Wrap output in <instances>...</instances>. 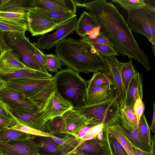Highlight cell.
<instances>
[{
    "label": "cell",
    "mask_w": 155,
    "mask_h": 155,
    "mask_svg": "<svg viewBox=\"0 0 155 155\" xmlns=\"http://www.w3.org/2000/svg\"><path fill=\"white\" fill-rule=\"evenodd\" d=\"M153 117L152 124L151 126V130L153 133H155V103H154L153 106Z\"/></svg>",
    "instance_id": "cell-51"
},
{
    "label": "cell",
    "mask_w": 155,
    "mask_h": 155,
    "mask_svg": "<svg viewBox=\"0 0 155 155\" xmlns=\"http://www.w3.org/2000/svg\"><path fill=\"white\" fill-rule=\"evenodd\" d=\"M29 68L20 61L18 55L12 49L4 51L0 56V69Z\"/></svg>",
    "instance_id": "cell-24"
},
{
    "label": "cell",
    "mask_w": 155,
    "mask_h": 155,
    "mask_svg": "<svg viewBox=\"0 0 155 155\" xmlns=\"http://www.w3.org/2000/svg\"><path fill=\"white\" fill-rule=\"evenodd\" d=\"M77 20L76 16L74 17L56 28L54 32L42 35L37 42L35 43V46L40 51L52 48L59 41L73 32Z\"/></svg>",
    "instance_id": "cell-7"
},
{
    "label": "cell",
    "mask_w": 155,
    "mask_h": 155,
    "mask_svg": "<svg viewBox=\"0 0 155 155\" xmlns=\"http://www.w3.org/2000/svg\"><path fill=\"white\" fill-rule=\"evenodd\" d=\"M67 130V133L76 137L80 130L89 123V120L73 109L68 110L62 115Z\"/></svg>",
    "instance_id": "cell-17"
},
{
    "label": "cell",
    "mask_w": 155,
    "mask_h": 155,
    "mask_svg": "<svg viewBox=\"0 0 155 155\" xmlns=\"http://www.w3.org/2000/svg\"><path fill=\"white\" fill-rule=\"evenodd\" d=\"M33 1L35 8L38 9L70 12L59 2V0H33Z\"/></svg>",
    "instance_id": "cell-33"
},
{
    "label": "cell",
    "mask_w": 155,
    "mask_h": 155,
    "mask_svg": "<svg viewBox=\"0 0 155 155\" xmlns=\"http://www.w3.org/2000/svg\"><path fill=\"white\" fill-rule=\"evenodd\" d=\"M0 117L15 119L12 113V108L0 99Z\"/></svg>",
    "instance_id": "cell-46"
},
{
    "label": "cell",
    "mask_w": 155,
    "mask_h": 155,
    "mask_svg": "<svg viewBox=\"0 0 155 155\" xmlns=\"http://www.w3.org/2000/svg\"><path fill=\"white\" fill-rule=\"evenodd\" d=\"M155 143V135L152 136H151V153L153 155H155L154 154V147Z\"/></svg>",
    "instance_id": "cell-52"
},
{
    "label": "cell",
    "mask_w": 155,
    "mask_h": 155,
    "mask_svg": "<svg viewBox=\"0 0 155 155\" xmlns=\"http://www.w3.org/2000/svg\"><path fill=\"white\" fill-rule=\"evenodd\" d=\"M35 51L38 61L41 65L42 68L45 71H47L45 54H43L42 51L38 49L36 46Z\"/></svg>",
    "instance_id": "cell-49"
},
{
    "label": "cell",
    "mask_w": 155,
    "mask_h": 155,
    "mask_svg": "<svg viewBox=\"0 0 155 155\" xmlns=\"http://www.w3.org/2000/svg\"><path fill=\"white\" fill-rule=\"evenodd\" d=\"M56 90L53 79L52 82L47 87L36 94L28 98L37 105L40 111L43 107L50 95Z\"/></svg>",
    "instance_id": "cell-27"
},
{
    "label": "cell",
    "mask_w": 155,
    "mask_h": 155,
    "mask_svg": "<svg viewBox=\"0 0 155 155\" xmlns=\"http://www.w3.org/2000/svg\"><path fill=\"white\" fill-rule=\"evenodd\" d=\"M36 8L33 0H0V11L21 13Z\"/></svg>",
    "instance_id": "cell-23"
},
{
    "label": "cell",
    "mask_w": 155,
    "mask_h": 155,
    "mask_svg": "<svg viewBox=\"0 0 155 155\" xmlns=\"http://www.w3.org/2000/svg\"><path fill=\"white\" fill-rule=\"evenodd\" d=\"M87 89L103 84L112 86L108 68L94 73L91 79L87 81Z\"/></svg>",
    "instance_id": "cell-32"
},
{
    "label": "cell",
    "mask_w": 155,
    "mask_h": 155,
    "mask_svg": "<svg viewBox=\"0 0 155 155\" xmlns=\"http://www.w3.org/2000/svg\"><path fill=\"white\" fill-rule=\"evenodd\" d=\"M137 130L144 142L148 145H151L150 129L144 113L140 117L138 125Z\"/></svg>",
    "instance_id": "cell-36"
},
{
    "label": "cell",
    "mask_w": 155,
    "mask_h": 155,
    "mask_svg": "<svg viewBox=\"0 0 155 155\" xmlns=\"http://www.w3.org/2000/svg\"><path fill=\"white\" fill-rule=\"evenodd\" d=\"M12 113L18 124L44 132V124L40 119L39 111L29 112L12 109Z\"/></svg>",
    "instance_id": "cell-18"
},
{
    "label": "cell",
    "mask_w": 155,
    "mask_h": 155,
    "mask_svg": "<svg viewBox=\"0 0 155 155\" xmlns=\"http://www.w3.org/2000/svg\"><path fill=\"white\" fill-rule=\"evenodd\" d=\"M11 129L18 130L33 135L53 137L48 134L19 124H18Z\"/></svg>",
    "instance_id": "cell-41"
},
{
    "label": "cell",
    "mask_w": 155,
    "mask_h": 155,
    "mask_svg": "<svg viewBox=\"0 0 155 155\" xmlns=\"http://www.w3.org/2000/svg\"><path fill=\"white\" fill-rule=\"evenodd\" d=\"M75 30L78 35L83 38L89 33L100 32V26L92 16L84 11L77 20Z\"/></svg>",
    "instance_id": "cell-22"
},
{
    "label": "cell",
    "mask_w": 155,
    "mask_h": 155,
    "mask_svg": "<svg viewBox=\"0 0 155 155\" xmlns=\"http://www.w3.org/2000/svg\"><path fill=\"white\" fill-rule=\"evenodd\" d=\"M106 137L111 155H129L117 140L105 128Z\"/></svg>",
    "instance_id": "cell-35"
},
{
    "label": "cell",
    "mask_w": 155,
    "mask_h": 155,
    "mask_svg": "<svg viewBox=\"0 0 155 155\" xmlns=\"http://www.w3.org/2000/svg\"><path fill=\"white\" fill-rule=\"evenodd\" d=\"M44 132L58 138H63L69 134L67 133L65 123L62 116L48 120L44 126Z\"/></svg>",
    "instance_id": "cell-25"
},
{
    "label": "cell",
    "mask_w": 155,
    "mask_h": 155,
    "mask_svg": "<svg viewBox=\"0 0 155 155\" xmlns=\"http://www.w3.org/2000/svg\"><path fill=\"white\" fill-rule=\"evenodd\" d=\"M1 53H2V51H1V50L0 49V56L1 55Z\"/></svg>",
    "instance_id": "cell-57"
},
{
    "label": "cell",
    "mask_w": 155,
    "mask_h": 155,
    "mask_svg": "<svg viewBox=\"0 0 155 155\" xmlns=\"http://www.w3.org/2000/svg\"><path fill=\"white\" fill-rule=\"evenodd\" d=\"M57 91L64 100L69 102L74 109L85 105L87 81L69 68L56 73L53 77Z\"/></svg>",
    "instance_id": "cell-3"
},
{
    "label": "cell",
    "mask_w": 155,
    "mask_h": 155,
    "mask_svg": "<svg viewBox=\"0 0 155 155\" xmlns=\"http://www.w3.org/2000/svg\"><path fill=\"white\" fill-rule=\"evenodd\" d=\"M127 23L131 30L145 36L152 45L155 56V8L147 4L142 8L128 11Z\"/></svg>",
    "instance_id": "cell-5"
},
{
    "label": "cell",
    "mask_w": 155,
    "mask_h": 155,
    "mask_svg": "<svg viewBox=\"0 0 155 155\" xmlns=\"http://www.w3.org/2000/svg\"><path fill=\"white\" fill-rule=\"evenodd\" d=\"M85 8L100 26V31L119 54L134 59L148 71L150 70L148 56L137 42L123 16L117 7L106 0H97L76 4Z\"/></svg>",
    "instance_id": "cell-1"
},
{
    "label": "cell",
    "mask_w": 155,
    "mask_h": 155,
    "mask_svg": "<svg viewBox=\"0 0 155 155\" xmlns=\"http://www.w3.org/2000/svg\"><path fill=\"white\" fill-rule=\"evenodd\" d=\"M26 16L28 30L33 36L43 35L64 23H58L33 10L26 12Z\"/></svg>",
    "instance_id": "cell-10"
},
{
    "label": "cell",
    "mask_w": 155,
    "mask_h": 155,
    "mask_svg": "<svg viewBox=\"0 0 155 155\" xmlns=\"http://www.w3.org/2000/svg\"><path fill=\"white\" fill-rule=\"evenodd\" d=\"M59 1L69 12L76 14V6L73 0H59Z\"/></svg>",
    "instance_id": "cell-48"
},
{
    "label": "cell",
    "mask_w": 155,
    "mask_h": 155,
    "mask_svg": "<svg viewBox=\"0 0 155 155\" xmlns=\"http://www.w3.org/2000/svg\"><path fill=\"white\" fill-rule=\"evenodd\" d=\"M133 107L138 124L140 117L143 113L144 109V106L142 100L140 98L137 99L134 104Z\"/></svg>",
    "instance_id": "cell-47"
},
{
    "label": "cell",
    "mask_w": 155,
    "mask_h": 155,
    "mask_svg": "<svg viewBox=\"0 0 155 155\" xmlns=\"http://www.w3.org/2000/svg\"><path fill=\"white\" fill-rule=\"evenodd\" d=\"M18 124L15 119L0 117V132L11 128Z\"/></svg>",
    "instance_id": "cell-45"
},
{
    "label": "cell",
    "mask_w": 155,
    "mask_h": 155,
    "mask_svg": "<svg viewBox=\"0 0 155 155\" xmlns=\"http://www.w3.org/2000/svg\"><path fill=\"white\" fill-rule=\"evenodd\" d=\"M74 109L89 120L103 124L104 128H107L118 122L121 107L114 95L100 102L85 105Z\"/></svg>",
    "instance_id": "cell-4"
},
{
    "label": "cell",
    "mask_w": 155,
    "mask_h": 155,
    "mask_svg": "<svg viewBox=\"0 0 155 155\" xmlns=\"http://www.w3.org/2000/svg\"><path fill=\"white\" fill-rule=\"evenodd\" d=\"M39 155H63L56 142L51 137L33 135Z\"/></svg>",
    "instance_id": "cell-20"
},
{
    "label": "cell",
    "mask_w": 155,
    "mask_h": 155,
    "mask_svg": "<svg viewBox=\"0 0 155 155\" xmlns=\"http://www.w3.org/2000/svg\"><path fill=\"white\" fill-rule=\"evenodd\" d=\"M83 38L91 43L108 45L113 47L112 44L107 38L100 31L94 38L90 39L85 36L83 37Z\"/></svg>",
    "instance_id": "cell-44"
},
{
    "label": "cell",
    "mask_w": 155,
    "mask_h": 155,
    "mask_svg": "<svg viewBox=\"0 0 155 155\" xmlns=\"http://www.w3.org/2000/svg\"><path fill=\"white\" fill-rule=\"evenodd\" d=\"M47 66V70L54 73H57L61 69L63 64L56 54H45Z\"/></svg>",
    "instance_id": "cell-37"
},
{
    "label": "cell",
    "mask_w": 155,
    "mask_h": 155,
    "mask_svg": "<svg viewBox=\"0 0 155 155\" xmlns=\"http://www.w3.org/2000/svg\"><path fill=\"white\" fill-rule=\"evenodd\" d=\"M121 108L127 118L134 128L137 130L138 124L133 107L131 106H124Z\"/></svg>",
    "instance_id": "cell-43"
},
{
    "label": "cell",
    "mask_w": 155,
    "mask_h": 155,
    "mask_svg": "<svg viewBox=\"0 0 155 155\" xmlns=\"http://www.w3.org/2000/svg\"><path fill=\"white\" fill-rule=\"evenodd\" d=\"M117 123L121 126L122 132L132 146L144 152H151V145L146 144L143 140L137 130L127 118L121 108L120 119Z\"/></svg>",
    "instance_id": "cell-14"
},
{
    "label": "cell",
    "mask_w": 155,
    "mask_h": 155,
    "mask_svg": "<svg viewBox=\"0 0 155 155\" xmlns=\"http://www.w3.org/2000/svg\"><path fill=\"white\" fill-rule=\"evenodd\" d=\"M72 155H81V154H80L79 153H76L75 154H73Z\"/></svg>",
    "instance_id": "cell-56"
},
{
    "label": "cell",
    "mask_w": 155,
    "mask_h": 155,
    "mask_svg": "<svg viewBox=\"0 0 155 155\" xmlns=\"http://www.w3.org/2000/svg\"><path fill=\"white\" fill-rule=\"evenodd\" d=\"M33 135L18 130L8 129L0 132V141L7 142L25 140L31 138Z\"/></svg>",
    "instance_id": "cell-31"
},
{
    "label": "cell",
    "mask_w": 155,
    "mask_h": 155,
    "mask_svg": "<svg viewBox=\"0 0 155 155\" xmlns=\"http://www.w3.org/2000/svg\"><path fill=\"white\" fill-rule=\"evenodd\" d=\"M33 10L58 23H64L77 16L76 14L69 12H59L37 8Z\"/></svg>",
    "instance_id": "cell-30"
},
{
    "label": "cell",
    "mask_w": 155,
    "mask_h": 155,
    "mask_svg": "<svg viewBox=\"0 0 155 155\" xmlns=\"http://www.w3.org/2000/svg\"><path fill=\"white\" fill-rule=\"evenodd\" d=\"M28 27L0 19V30L4 32H25Z\"/></svg>",
    "instance_id": "cell-39"
},
{
    "label": "cell",
    "mask_w": 155,
    "mask_h": 155,
    "mask_svg": "<svg viewBox=\"0 0 155 155\" xmlns=\"http://www.w3.org/2000/svg\"><path fill=\"white\" fill-rule=\"evenodd\" d=\"M73 109L72 104L63 99L56 90L50 95L43 107L39 111L40 118L45 124L49 119L62 116L67 111Z\"/></svg>",
    "instance_id": "cell-9"
},
{
    "label": "cell",
    "mask_w": 155,
    "mask_h": 155,
    "mask_svg": "<svg viewBox=\"0 0 155 155\" xmlns=\"http://www.w3.org/2000/svg\"><path fill=\"white\" fill-rule=\"evenodd\" d=\"M112 1L117 3L128 12L131 9L142 8L147 4L143 0H112Z\"/></svg>",
    "instance_id": "cell-38"
},
{
    "label": "cell",
    "mask_w": 155,
    "mask_h": 155,
    "mask_svg": "<svg viewBox=\"0 0 155 155\" xmlns=\"http://www.w3.org/2000/svg\"><path fill=\"white\" fill-rule=\"evenodd\" d=\"M119 65L122 82L126 93L131 81L137 71L131 60L128 62H121L119 61Z\"/></svg>",
    "instance_id": "cell-28"
},
{
    "label": "cell",
    "mask_w": 155,
    "mask_h": 155,
    "mask_svg": "<svg viewBox=\"0 0 155 155\" xmlns=\"http://www.w3.org/2000/svg\"><path fill=\"white\" fill-rule=\"evenodd\" d=\"M7 45L19 56L21 61L28 68L42 72L45 71L38 62L36 54L35 43H31L25 32H4Z\"/></svg>",
    "instance_id": "cell-6"
},
{
    "label": "cell",
    "mask_w": 155,
    "mask_h": 155,
    "mask_svg": "<svg viewBox=\"0 0 155 155\" xmlns=\"http://www.w3.org/2000/svg\"></svg>",
    "instance_id": "cell-59"
},
{
    "label": "cell",
    "mask_w": 155,
    "mask_h": 155,
    "mask_svg": "<svg viewBox=\"0 0 155 155\" xmlns=\"http://www.w3.org/2000/svg\"><path fill=\"white\" fill-rule=\"evenodd\" d=\"M143 81V75L137 72L129 85L126 92V98L124 107H133L137 99L140 98L142 100Z\"/></svg>",
    "instance_id": "cell-21"
},
{
    "label": "cell",
    "mask_w": 155,
    "mask_h": 155,
    "mask_svg": "<svg viewBox=\"0 0 155 155\" xmlns=\"http://www.w3.org/2000/svg\"><path fill=\"white\" fill-rule=\"evenodd\" d=\"M108 132L119 142L129 155H134L133 147L122 131L120 125L117 123L107 128Z\"/></svg>",
    "instance_id": "cell-29"
},
{
    "label": "cell",
    "mask_w": 155,
    "mask_h": 155,
    "mask_svg": "<svg viewBox=\"0 0 155 155\" xmlns=\"http://www.w3.org/2000/svg\"><path fill=\"white\" fill-rule=\"evenodd\" d=\"M77 153L82 155H111L106 133L105 137L102 140L96 137L81 142L77 147Z\"/></svg>",
    "instance_id": "cell-16"
},
{
    "label": "cell",
    "mask_w": 155,
    "mask_h": 155,
    "mask_svg": "<svg viewBox=\"0 0 155 155\" xmlns=\"http://www.w3.org/2000/svg\"><path fill=\"white\" fill-rule=\"evenodd\" d=\"M0 99L12 110L18 111L37 112V105L23 95L5 87L0 91Z\"/></svg>",
    "instance_id": "cell-11"
},
{
    "label": "cell",
    "mask_w": 155,
    "mask_h": 155,
    "mask_svg": "<svg viewBox=\"0 0 155 155\" xmlns=\"http://www.w3.org/2000/svg\"><path fill=\"white\" fill-rule=\"evenodd\" d=\"M0 155H1V153L0 152Z\"/></svg>",
    "instance_id": "cell-58"
},
{
    "label": "cell",
    "mask_w": 155,
    "mask_h": 155,
    "mask_svg": "<svg viewBox=\"0 0 155 155\" xmlns=\"http://www.w3.org/2000/svg\"><path fill=\"white\" fill-rule=\"evenodd\" d=\"M0 19L28 27L26 12L16 13L0 11Z\"/></svg>",
    "instance_id": "cell-34"
},
{
    "label": "cell",
    "mask_w": 155,
    "mask_h": 155,
    "mask_svg": "<svg viewBox=\"0 0 155 155\" xmlns=\"http://www.w3.org/2000/svg\"><path fill=\"white\" fill-rule=\"evenodd\" d=\"M104 59L108 69L115 96L117 98L121 108H122L125 101L126 93L120 72L119 61L116 56L106 57Z\"/></svg>",
    "instance_id": "cell-13"
},
{
    "label": "cell",
    "mask_w": 155,
    "mask_h": 155,
    "mask_svg": "<svg viewBox=\"0 0 155 155\" xmlns=\"http://www.w3.org/2000/svg\"><path fill=\"white\" fill-rule=\"evenodd\" d=\"M51 137L58 145L63 155H72L77 153V148L82 142L79 138L69 134L63 138Z\"/></svg>",
    "instance_id": "cell-26"
},
{
    "label": "cell",
    "mask_w": 155,
    "mask_h": 155,
    "mask_svg": "<svg viewBox=\"0 0 155 155\" xmlns=\"http://www.w3.org/2000/svg\"><path fill=\"white\" fill-rule=\"evenodd\" d=\"M115 95L112 86L103 84L87 89L85 105L97 103Z\"/></svg>",
    "instance_id": "cell-19"
},
{
    "label": "cell",
    "mask_w": 155,
    "mask_h": 155,
    "mask_svg": "<svg viewBox=\"0 0 155 155\" xmlns=\"http://www.w3.org/2000/svg\"><path fill=\"white\" fill-rule=\"evenodd\" d=\"M55 47V52L63 64L78 73H94L108 68L104 58L83 38H65Z\"/></svg>",
    "instance_id": "cell-2"
},
{
    "label": "cell",
    "mask_w": 155,
    "mask_h": 155,
    "mask_svg": "<svg viewBox=\"0 0 155 155\" xmlns=\"http://www.w3.org/2000/svg\"><path fill=\"white\" fill-rule=\"evenodd\" d=\"M134 155H142V151L139 149L132 146Z\"/></svg>",
    "instance_id": "cell-54"
},
{
    "label": "cell",
    "mask_w": 155,
    "mask_h": 155,
    "mask_svg": "<svg viewBox=\"0 0 155 155\" xmlns=\"http://www.w3.org/2000/svg\"><path fill=\"white\" fill-rule=\"evenodd\" d=\"M0 77L6 82L22 79H44L53 78L52 75L48 72L30 68L0 69Z\"/></svg>",
    "instance_id": "cell-15"
},
{
    "label": "cell",
    "mask_w": 155,
    "mask_h": 155,
    "mask_svg": "<svg viewBox=\"0 0 155 155\" xmlns=\"http://www.w3.org/2000/svg\"><path fill=\"white\" fill-rule=\"evenodd\" d=\"M91 43V42H90ZM101 55L103 57L116 56L120 55L111 46L91 43Z\"/></svg>",
    "instance_id": "cell-40"
},
{
    "label": "cell",
    "mask_w": 155,
    "mask_h": 155,
    "mask_svg": "<svg viewBox=\"0 0 155 155\" xmlns=\"http://www.w3.org/2000/svg\"><path fill=\"white\" fill-rule=\"evenodd\" d=\"M0 152L2 155H39L31 138L7 142L0 141Z\"/></svg>",
    "instance_id": "cell-12"
},
{
    "label": "cell",
    "mask_w": 155,
    "mask_h": 155,
    "mask_svg": "<svg viewBox=\"0 0 155 155\" xmlns=\"http://www.w3.org/2000/svg\"><path fill=\"white\" fill-rule=\"evenodd\" d=\"M4 32L0 30V49L2 52L11 49L6 44L4 37Z\"/></svg>",
    "instance_id": "cell-50"
},
{
    "label": "cell",
    "mask_w": 155,
    "mask_h": 155,
    "mask_svg": "<svg viewBox=\"0 0 155 155\" xmlns=\"http://www.w3.org/2000/svg\"><path fill=\"white\" fill-rule=\"evenodd\" d=\"M142 155H153L151 153H147L142 151Z\"/></svg>",
    "instance_id": "cell-55"
},
{
    "label": "cell",
    "mask_w": 155,
    "mask_h": 155,
    "mask_svg": "<svg viewBox=\"0 0 155 155\" xmlns=\"http://www.w3.org/2000/svg\"><path fill=\"white\" fill-rule=\"evenodd\" d=\"M52 78L22 79L6 82V88L28 98L47 87L53 81Z\"/></svg>",
    "instance_id": "cell-8"
},
{
    "label": "cell",
    "mask_w": 155,
    "mask_h": 155,
    "mask_svg": "<svg viewBox=\"0 0 155 155\" xmlns=\"http://www.w3.org/2000/svg\"><path fill=\"white\" fill-rule=\"evenodd\" d=\"M104 128V125L103 124H97L94 126L85 134L81 140L82 142L95 138L102 132Z\"/></svg>",
    "instance_id": "cell-42"
},
{
    "label": "cell",
    "mask_w": 155,
    "mask_h": 155,
    "mask_svg": "<svg viewBox=\"0 0 155 155\" xmlns=\"http://www.w3.org/2000/svg\"><path fill=\"white\" fill-rule=\"evenodd\" d=\"M7 85V82L0 77V91L5 88Z\"/></svg>",
    "instance_id": "cell-53"
}]
</instances>
